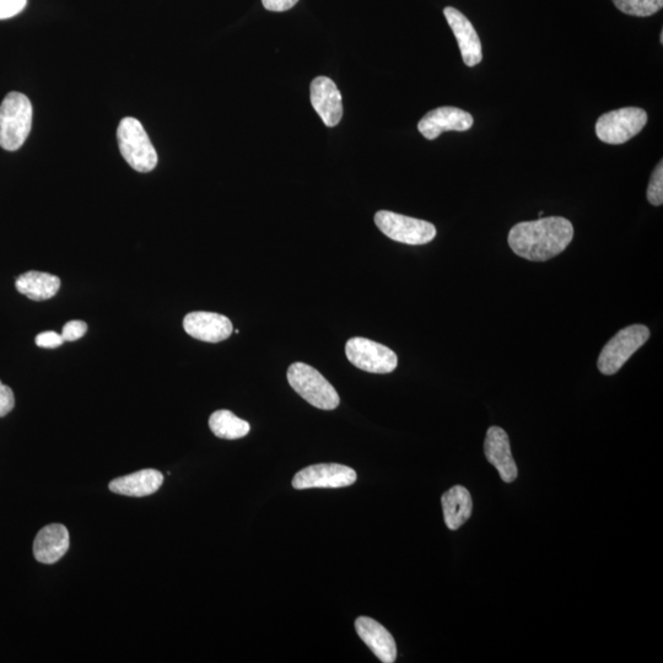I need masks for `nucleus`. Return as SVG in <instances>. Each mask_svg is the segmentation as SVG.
<instances>
[{"instance_id":"ddd939ff","label":"nucleus","mask_w":663,"mask_h":663,"mask_svg":"<svg viewBox=\"0 0 663 663\" xmlns=\"http://www.w3.org/2000/svg\"><path fill=\"white\" fill-rule=\"evenodd\" d=\"M444 15L460 47L463 62L467 67H476L483 61L482 42L471 21L460 10L447 7Z\"/></svg>"},{"instance_id":"39448f33","label":"nucleus","mask_w":663,"mask_h":663,"mask_svg":"<svg viewBox=\"0 0 663 663\" xmlns=\"http://www.w3.org/2000/svg\"><path fill=\"white\" fill-rule=\"evenodd\" d=\"M649 338V328L644 325L625 327L602 349L597 361L598 370L607 376L617 374L632 355L649 341Z\"/></svg>"},{"instance_id":"20e7f679","label":"nucleus","mask_w":663,"mask_h":663,"mask_svg":"<svg viewBox=\"0 0 663 663\" xmlns=\"http://www.w3.org/2000/svg\"><path fill=\"white\" fill-rule=\"evenodd\" d=\"M117 140L123 158L132 169L145 174L158 165V154L152 140L137 118H123L117 129Z\"/></svg>"},{"instance_id":"2eb2a0df","label":"nucleus","mask_w":663,"mask_h":663,"mask_svg":"<svg viewBox=\"0 0 663 663\" xmlns=\"http://www.w3.org/2000/svg\"><path fill=\"white\" fill-rule=\"evenodd\" d=\"M355 630L359 638L381 662L393 663L397 659V645L393 636L375 619L359 617L355 621Z\"/></svg>"},{"instance_id":"f3484780","label":"nucleus","mask_w":663,"mask_h":663,"mask_svg":"<svg viewBox=\"0 0 663 663\" xmlns=\"http://www.w3.org/2000/svg\"><path fill=\"white\" fill-rule=\"evenodd\" d=\"M163 483V473L156 470H142L128 474L125 477L113 479L109 488L115 494L143 498L158 492Z\"/></svg>"},{"instance_id":"dca6fc26","label":"nucleus","mask_w":663,"mask_h":663,"mask_svg":"<svg viewBox=\"0 0 663 663\" xmlns=\"http://www.w3.org/2000/svg\"><path fill=\"white\" fill-rule=\"evenodd\" d=\"M69 549V532L61 524L43 527L34 541V557L42 564H55Z\"/></svg>"},{"instance_id":"f257e3e1","label":"nucleus","mask_w":663,"mask_h":663,"mask_svg":"<svg viewBox=\"0 0 663 663\" xmlns=\"http://www.w3.org/2000/svg\"><path fill=\"white\" fill-rule=\"evenodd\" d=\"M574 226L562 217L524 221L510 230L509 246L517 256L532 262H546L567 250Z\"/></svg>"},{"instance_id":"a878e982","label":"nucleus","mask_w":663,"mask_h":663,"mask_svg":"<svg viewBox=\"0 0 663 663\" xmlns=\"http://www.w3.org/2000/svg\"><path fill=\"white\" fill-rule=\"evenodd\" d=\"M15 407V397L12 388L5 386L0 381V418L5 417L13 411Z\"/></svg>"},{"instance_id":"f03ea898","label":"nucleus","mask_w":663,"mask_h":663,"mask_svg":"<svg viewBox=\"0 0 663 663\" xmlns=\"http://www.w3.org/2000/svg\"><path fill=\"white\" fill-rule=\"evenodd\" d=\"M32 115L28 96L9 93L0 105V147L8 152L23 147L31 132Z\"/></svg>"},{"instance_id":"9d476101","label":"nucleus","mask_w":663,"mask_h":663,"mask_svg":"<svg viewBox=\"0 0 663 663\" xmlns=\"http://www.w3.org/2000/svg\"><path fill=\"white\" fill-rule=\"evenodd\" d=\"M471 113L457 107H439L430 111L418 123V131L424 138L434 140L444 132H466L473 127Z\"/></svg>"},{"instance_id":"4be33fe9","label":"nucleus","mask_w":663,"mask_h":663,"mask_svg":"<svg viewBox=\"0 0 663 663\" xmlns=\"http://www.w3.org/2000/svg\"><path fill=\"white\" fill-rule=\"evenodd\" d=\"M648 201L652 206L660 207L663 203V164L660 161L659 165L655 167L654 172H652L648 193Z\"/></svg>"},{"instance_id":"393cba45","label":"nucleus","mask_w":663,"mask_h":663,"mask_svg":"<svg viewBox=\"0 0 663 663\" xmlns=\"http://www.w3.org/2000/svg\"><path fill=\"white\" fill-rule=\"evenodd\" d=\"M36 346L47 349H55L61 347L64 343L62 334L55 331L42 332L35 339Z\"/></svg>"},{"instance_id":"4468645a","label":"nucleus","mask_w":663,"mask_h":663,"mask_svg":"<svg viewBox=\"0 0 663 663\" xmlns=\"http://www.w3.org/2000/svg\"><path fill=\"white\" fill-rule=\"evenodd\" d=\"M484 454L490 465L497 468L499 476L505 483H512L517 478V466L512 457L509 435L504 429L492 427L488 429L484 442Z\"/></svg>"},{"instance_id":"1a4fd4ad","label":"nucleus","mask_w":663,"mask_h":663,"mask_svg":"<svg viewBox=\"0 0 663 663\" xmlns=\"http://www.w3.org/2000/svg\"><path fill=\"white\" fill-rule=\"evenodd\" d=\"M357 482V472L338 463H321L295 474L293 487L298 490L315 488H346Z\"/></svg>"},{"instance_id":"c85d7f7f","label":"nucleus","mask_w":663,"mask_h":663,"mask_svg":"<svg viewBox=\"0 0 663 663\" xmlns=\"http://www.w3.org/2000/svg\"><path fill=\"white\" fill-rule=\"evenodd\" d=\"M660 40H661V43H663V32H661Z\"/></svg>"},{"instance_id":"7ed1b4c3","label":"nucleus","mask_w":663,"mask_h":663,"mask_svg":"<svg viewBox=\"0 0 663 663\" xmlns=\"http://www.w3.org/2000/svg\"><path fill=\"white\" fill-rule=\"evenodd\" d=\"M289 385L307 403L322 411H333L341 403V398L330 382L320 371L304 363H295L288 369Z\"/></svg>"},{"instance_id":"6e6552de","label":"nucleus","mask_w":663,"mask_h":663,"mask_svg":"<svg viewBox=\"0 0 663 663\" xmlns=\"http://www.w3.org/2000/svg\"><path fill=\"white\" fill-rule=\"evenodd\" d=\"M346 355L350 363L371 374H390L398 365L397 355L392 349L361 337L349 339Z\"/></svg>"},{"instance_id":"412c9836","label":"nucleus","mask_w":663,"mask_h":663,"mask_svg":"<svg viewBox=\"0 0 663 663\" xmlns=\"http://www.w3.org/2000/svg\"><path fill=\"white\" fill-rule=\"evenodd\" d=\"M613 3L622 13L639 18L659 13L663 7V0H613Z\"/></svg>"},{"instance_id":"6ab92c4d","label":"nucleus","mask_w":663,"mask_h":663,"mask_svg":"<svg viewBox=\"0 0 663 663\" xmlns=\"http://www.w3.org/2000/svg\"><path fill=\"white\" fill-rule=\"evenodd\" d=\"M15 287L30 300L45 301L56 296L61 279L50 273L30 271L16 279Z\"/></svg>"},{"instance_id":"423d86ee","label":"nucleus","mask_w":663,"mask_h":663,"mask_svg":"<svg viewBox=\"0 0 663 663\" xmlns=\"http://www.w3.org/2000/svg\"><path fill=\"white\" fill-rule=\"evenodd\" d=\"M648 123V113L639 107H624L605 113L596 123V136L603 143L619 145L638 136Z\"/></svg>"},{"instance_id":"9b49d317","label":"nucleus","mask_w":663,"mask_h":663,"mask_svg":"<svg viewBox=\"0 0 663 663\" xmlns=\"http://www.w3.org/2000/svg\"><path fill=\"white\" fill-rule=\"evenodd\" d=\"M188 336L207 343H219L228 339L234 332L233 323L224 315L215 312H191L183 320Z\"/></svg>"},{"instance_id":"a211bd4d","label":"nucleus","mask_w":663,"mask_h":663,"mask_svg":"<svg viewBox=\"0 0 663 663\" xmlns=\"http://www.w3.org/2000/svg\"><path fill=\"white\" fill-rule=\"evenodd\" d=\"M442 511H444V520L451 531L466 524L473 511V501L471 493L462 485H455L454 488L447 490L441 498Z\"/></svg>"},{"instance_id":"bb28decb","label":"nucleus","mask_w":663,"mask_h":663,"mask_svg":"<svg viewBox=\"0 0 663 663\" xmlns=\"http://www.w3.org/2000/svg\"><path fill=\"white\" fill-rule=\"evenodd\" d=\"M299 0H262L263 7L269 12H287L294 7Z\"/></svg>"},{"instance_id":"0eeeda50","label":"nucleus","mask_w":663,"mask_h":663,"mask_svg":"<svg viewBox=\"0 0 663 663\" xmlns=\"http://www.w3.org/2000/svg\"><path fill=\"white\" fill-rule=\"evenodd\" d=\"M375 224L382 234L406 245H427L436 236L435 226L428 221L388 210H380L375 214Z\"/></svg>"},{"instance_id":"aec40b11","label":"nucleus","mask_w":663,"mask_h":663,"mask_svg":"<svg viewBox=\"0 0 663 663\" xmlns=\"http://www.w3.org/2000/svg\"><path fill=\"white\" fill-rule=\"evenodd\" d=\"M209 428L215 436L224 440L245 438L251 430L250 424L246 420L236 417L233 412L226 411V409L210 415Z\"/></svg>"},{"instance_id":"f8f14e48","label":"nucleus","mask_w":663,"mask_h":663,"mask_svg":"<svg viewBox=\"0 0 663 663\" xmlns=\"http://www.w3.org/2000/svg\"><path fill=\"white\" fill-rule=\"evenodd\" d=\"M311 105L327 127H336L343 117L341 91L333 80L318 77L310 86Z\"/></svg>"},{"instance_id":"cd10ccee","label":"nucleus","mask_w":663,"mask_h":663,"mask_svg":"<svg viewBox=\"0 0 663 663\" xmlns=\"http://www.w3.org/2000/svg\"><path fill=\"white\" fill-rule=\"evenodd\" d=\"M543 214H544L543 212H539V213H538V217H539V218H542V217H543Z\"/></svg>"},{"instance_id":"5701e85b","label":"nucleus","mask_w":663,"mask_h":663,"mask_svg":"<svg viewBox=\"0 0 663 663\" xmlns=\"http://www.w3.org/2000/svg\"><path fill=\"white\" fill-rule=\"evenodd\" d=\"M86 331H88V326L83 321H69L66 326L63 327L62 337L64 342H75L78 339L85 336Z\"/></svg>"},{"instance_id":"b1692460","label":"nucleus","mask_w":663,"mask_h":663,"mask_svg":"<svg viewBox=\"0 0 663 663\" xmlns=\"http://www.w3.org/2000/svg\"><path fill=\"white\" fill-rule=\"evenodd\" d=\"M28 0H0V20L10 19L23 12Z\"/></svg>"}]
</instances>
